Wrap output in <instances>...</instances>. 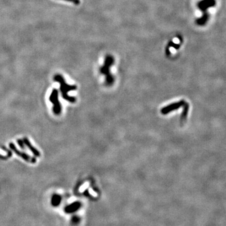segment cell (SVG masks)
I'll use <instances>...</instances> for the list:
<instances>
[{
  "label": "cell",
  "instance_id": "12",
  "mask_svg": "<svg viewBox=\"0 0 226 226\" xmlns=\"http://www.w3.org/2000/svg\"><path fill=\"white\" fill-rule=\"evenodd\" d=\"M17 143L18 144V145L19 146V147L23 149H25V145H24V143L23 141V139H18L17 140Z\"/></svg>",
  "mask_w": 226,
  "mask_h": 226
},
{
  "label": "cell",
  "instance_id": "5",
  "mask_svg": "<svg viewBox=\"0 0 226 226\" xmlns=\"http://www.w3.org/2000/svg\"><path fill=\"white\" fill-rule=\"evenodd\" d=\"M9 146L10 149H11V150L15 153L16 154H17L19 157L21 158L24 161H26L28 163H36V159L35 158L30 156L29 154H28L27 153H26L24 152H22V151L18 150V148L15 146V145L13 143H10L9 144Z\"/></svg>",
  "mask_w": 226,
  "mask_h": 226
},
{
  "label": "cell",
  "instance_id": "13",
  "mask_svg": "<svg viewBox=\"0 0 226 226\" xmlns=\"http://www.w3.org/2000/svg\"><path fill=\"white\" fill-rule=\"evenodd\" d=\"M79 220H80V218L77 217V216H74L72 218V220H71V222L73 224H77L78 222H79Z\"/></svg>",
  "mask_w": 226,
  "mask_h": 226
},
{
  "label": "cell",
  "instance_id": "7",
  "mask_svg": "<svg viewBox=\"0 0 226 226\" xmlns=\"http://www.w3.org/2000/svg\"><path fill=\"white\" fill-rule=\"evenodd\" d=\"M23 142L24 143V145L30 150V151L34 154V156H35L36 157H40V156L41 154H40V151L32 145V144L30 143V140L27 137H24L23 139Z\"/></svg>",
  "mask_w": 226,
  "mask_h": 226
},
{
  "label": "cell",
  "instance_id": "2",
  "mask_svg": "<svg viewBox=\"0 0 226 226\" xmlns=\"http://www.w3.org/2000/svg\"><path fill=\"white\" fill-rule=\"evenodd\" d=\"M53 80L55 82H58L60 83V89L62 94V97L66 100L67 101L74 103L76 101V98L72 96H70L68 94V92L70 91L75 90L77 89V85H69L67 83L65 82V80L64 79L63 77L60 74H56L53 77Z\"/></svg>",
  "mask_w": 226,
  "mask_h": 226
},
{
  "label": "cell",
  "instance_id": "9",
  "mask_svg": "<svg viewBox=\"0 0 226 226\" xmlns=\"http://www.w3.org/2000/svg\"><path fill=\"white\" fill-rule=\"evenodd\" d=\"M62 202V196L58 194H54L51 200V203L53 207H58Z\"/></svg>",
  "mask_w": 226,
  "mask_h": 226
},
{
  "label": "cell",
  "instance_id": "10",
  "mask_svg": "<svg viewBox=\"0 0 226 226\" xmlns=\"http://www.w3.org/2000/svg\"><path fill=\"white\" fill-rule=\"evenodd\" d=\"M183 106V110L181 114V117H180L181 122H183L186 119L187 114L188 112V109H189V105L188 103H185Z\"/></svg>",
  "mask_w": 226,
  "mask_h": 226
},
{
  "label": "cell",
  "instance_id": "6",
  "mask_svg": "<svg viewBox=\"0 0 226 226\" xmlns=\"http://www.w3.org/2000/svg\"><path fill=\"white\" fill-rule=\"evenodd\" d=\"M185 103V101L183 100H181L178 101L177 102H175V103L169 104L168 105L162 108V109L161 110V112L162 114H164V115L170 113V112H172L174 110L178 109L180 107H182L184 105Z\"/></svg>",
  "mask_w": 226,
  "mask_h": 226
},
{
  "label": "cell",
  "instance_id": "4",
  "mask_svg": "<svg viewBox=\"0 0 226 226\" xmlns=\"http://www.w3.org/2000/svg\"><path fill=\"white\" fill-rule=\"evenodd\" d=\"M49 100L53 104V113L56 115H59L62 112V106L58 100V92L57 89H53L49 97Z\"/></svg>",
  "mask_w": 226,
  "mask_h": 226
},
{
  "label": "cell",
  "instance_id": "14",
  "mask_svg": "<svg viewBox=\"0 0 226 226\" xmlns=\"http://www.w3.org/2000/svg\"><path fill=\"white\" fill-rule=\"evenodd\" d=\"M63 1H68V2H71L76 5H78L80 3V0H63Z\"/></svg>",
  "mask_w": 226,
  "mask_h": 226
},
{
  "label": "cell",
  "instance_id": "11",
  "mask_svg": "<svg viewBox=\"0 0 226 226\" xmlns=\"http://www.w3.org/2000/svg\"><path fill=\"white\" fill-rule=\"evenodd\" d=\"M168 46H171V47H173L175 49H179L180 47V45L179 44H176L175 43H173L172 41H170L168 45Z\"/></svg>",
  "mask_w": 226,
  "mask_h": 226
},
{
  "label": "cell",
  "instance_id": "1",
  "mask_svg": "<svg viewBox=\"0 0 226 226\" xmlns=\"http://www.w3.org/2000/svg\"><path fill=\"white\" fill-rule=\"evenodd\" d=\"M217 4L216 0H200L197 3L196 6L202 13V16L195 20V23L200 26H205L210 19L208 9L214 7Z\"/></svg>",
  "mask_w": 226,
  "mask_h": 226
},
{
  "label": "cell",
  "instance_id": "8",
  "mask_svg": "<svg viewBox=\"0 0 226 226\" xmlns=\"http://www.w3.org/2000/svg\"><path fill=\"white\" fill-rule=\"evenodd\" d=\"M80 206H81V203L79 202H73L71 204L67 205L65 208L64 211H65V212H66L67 213H73V212L77 211L78 209H79Z\"/></svg>",
  "mask_w": 226,
  "mask_h": 226
},
{
  "label": "cell",
  "instance_id": "3",
  "mask_svg": "<svg viewBox=\"0 0 226 226\" xmlns=\"http://www.w3.org/2000/svg\"><path fill=\"white\" fill-rule=\"evenodd\" d=\"M114 63V58L112 55L107 54L104 58V61L102 66L100 67V73L105 75V83L107 85L110 86L113 84L114 78L110 73V68Z\"/></svg>",
  "mask_w": 226,
  "mask_h": 226
}]
</instances>
